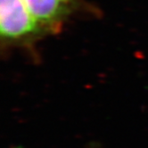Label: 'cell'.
Wrapping results in <instances>:
<instances>
[{"mask_svg": "<svg viewBox=\"0 0 148 148\" xmlns=\"http://www.w3.org/2000/svg\"><path fill=\"white\" fill-rule=\"evenodd\" d=\"M0 29L6 40H23L43 31L25 0H0Z\"/></svg>", "mask_w": 148, "mask_h": 148, "instance_id": "cell-1", "label": "cell"}, {"mask_svg": "<svg viewBox=\"0 0 148 148\" xmlns=\"http://www.w3.org/2000/svg\"><path fill=\"white\" fill-rule=\"evenodd\" d=\"M43 30L56 31L71 11L73 0H25Z\"/></svg>", "mask_w": 148, "mask_h": 148, "instance_id": "cell-2", "label": "cell"}]
</instances>
